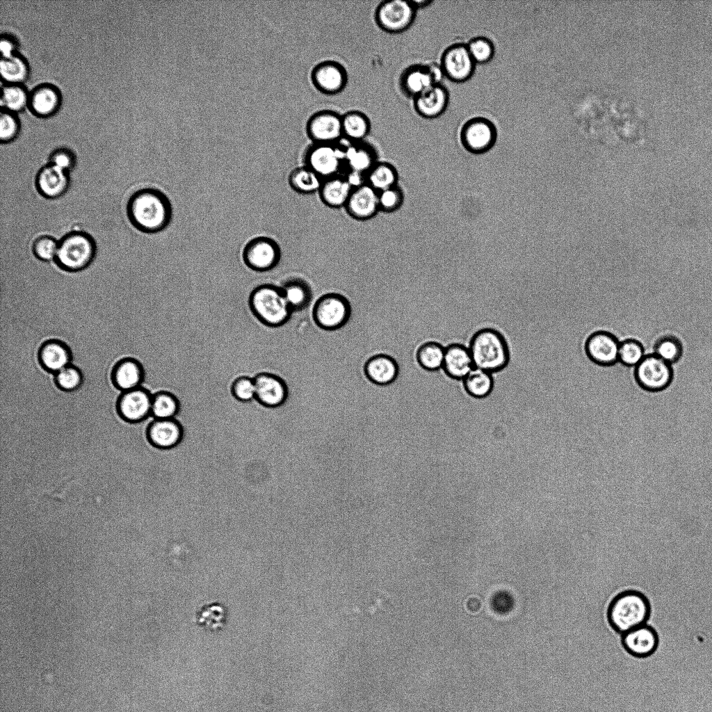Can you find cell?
<instances>
[{"label":"cell","instance_id":"5","mask_svg":"<svg viewBox=\"0 0 712 712\" xmlns=\"http://www.w3.org/2000/svg\"><path fill=\"white\" fill-rule=\"evenodd\" d=\"M95 254L93 238L85 232L76 230L66 234L58 241L54 261L61 269L76 272L87 268Z\"/></svg>","mask_w":712,"mask_h":712},{"label":"cell","instance_id":"29","mask_svg":"<svg viewBox=\"0 0 712 712\" xmlns=\"http://www.w3.org/2000/svg\"><path fill=\"white\" fill-rule=\"evenodd\" d=\"M38 356L41 365L55 373L70 364V351L64 343L58 340L44 343L39 350Z\"/></svg>","mask_w":712,"mask_h":712},{"label":"cell","instance_id":"39","mask_svg":"<svg viewBox=\"0 0 712 712\" xmlns=\"http://www.w3.org/2000/svg\"><path fill=\"white\" fill-rule=\"evenodd\" d=\"M654 350L656 355L672 364L677 363L683 355V346L680 340L672 335H665L659 338L654 344Z\"/></svg>","mask_w":712,"mask_h":712},{"label":"cell","instance_id":"8","mask_svg":"<svg viewBox=\"0 0 712 712\" xmlns=\"http://www.w3.org/2000/svg\"><path fill=\"white\" fill-rule=\"evenodd\" d=\"M417 10L411 0L381 2L375 12V20L384 31L397 34L407 31L414 23Z\"/></svg>","mask_w":712,"mask_h":712},{"label":"cell","instance_id":"30","mask_svg":"<svg viewBox=\"0 0 712 712\" xmlns=\"http://www.w3.org/2000/svg\"><path fill=\"white\" fill-rule=\"evenodd\" d=\"M281 288L293 312L305 309L312 301V288L305 280L301 278L289 279L283 283Z\"/></svg>","mask_w":712,"mask_h":712},{"label":"cell","instance_id":"15","mask_svg":"<svg viewBox=\"0 0 712 712\" xmlns=\"http://www.w3.org/2000/svg\"><path fill=\"white\" fill-rule=\"evenodd\" d=\"M255 401L264 407L277 409L282 407L289 397V390L284 379L277 373L263 371L254 378Z\"/></svg>","mask_w":712,"mask_h":712},{"label":"cell","instance_id":"21","mask_svg":"<svg viewBox=\"0 0 712 712\" xmlns=\"http://www.w3.org/2000/svg\"><path fill=\"white\" fill-rule=\"evenodd\" d=\"M146 433L152 446L169 449L177 446L182 440L184 427L177 419H154L148 425Z\"/></svg>","mask_w":712,"mask_h":712},{"label":"cell","instance_id":"37","mask_svg":"<svg viewBox=\"0 0 712 712\" xmlns=\"http://www.w3.org/2000/svg\"><path fill=\"white\" fill-rule=\"evenodd\" d=\"M445 348L436 341H427L421 344L416 352L419 365L428 371L442 369Z\"/></svg>","mask_w":712,"mask_h":712},{"label":"cell","instance_id":"4","mask_svg":"<svg viewBox=\"0 0 712 712\" xmlns=\"http://www.w3.org/2000/svg\"><path fill=\"white\" fill-rule=\"evenodd\" d=\"M248 305L261 324L272 328L284 326L293 314L281 286L271 284L255 287L248 297Z\"/></svg>","mask_w":712,"mask_h":712},{"label":"cell","instance_id":"26","mask_svg":"<svg viewBox=\"0 0 712 712\" xmlns=\"http://www.w3.org/2000/svg\"><path fill=\"white\" fill-rule=\"evenodd\" d=\"M399 367L396 361L385 354L375 355L366 362L364 366L367 379L375 385L385 386L396 380Z\"/></svg>","mask_w":712,"mask_h":712},{"label":"cell","instance_id":"23","mask_svg":"<svg viewBox=\"0 0 712 712\" xmlns=\"http://www.w3.org/2000/svg\"><path fill=\"white\" fill-rule=\"evenodd\" d=\"M414 108L422 118L434 119L442 115L449 102V93L442 83H437L413 99Z\"/></svg>","mask_w":712,"mask_h":712},{"label":"cell","instance_id":"46","mask_svg":"<svg viewBox=\"0 0 712 712\" xmlns=\"http://www.w3.org/2000/svg\"><path fill=\"white\" fill-rule=\"evenodd\" d=\"M83 376L80 370L70 364L55 375L56 385L63 391H72L77 389L82 383Z\"/></svg>","mask_w":712,"mask_h":712},{"label":"cell","instance_id":"6","mask_svg":"<svg viewBox=\"0 0 712 712\" xmlns=\"http://www.w3.org/2000/svg\"><path fill=\"white\" fill-rule=\"evenodd\" d=\"M304 163L323 179L344 174L343 144L312 143L305 150Z\"/></svg>","mask_w":712,"mask_h":712},{"label":"cell","instance_id":"42","mask_svg":"<svg viewBox=\"0 0 712 712\" xmlns=\"http://www.w3.org/2000/svg\"><path fill=\"white\" fill-rule=\"evenodd\" d=\"M27 95L21 86L11 83L1 90V105L6 111L21 110L26 104Z\"/></svg>","mask_w":712,"mask_h":712},{"label":"cell","instance_id":"19","mask_svg":"<svg viewBox=\"0 0 712 712\" xmlns=\"http://www.w3.org/2000/svg\"><path fill=\"white\" fill-rule=\"evenodd\" d=\"M620 341L612 333L597 331L586 339L585 351L588 357L601 366H610L618 362Z\"/></svg>","mask_w":712,"mask_h":712},{"label":"cell","instance_id":"12","mask_svg":"<svg viewBox=\"0 0 712 712\" xmlns=\"http://www.w3.org/2000/svg\"><path fill=\"white\" fill-rule=\"evenodd\" d=\"M444 76L440 65L414 64L405 68L399 79L401 91L412 99L440 81Z\"/></svg>","mask_w":712,"mask_h":712},{"label":"cell","instance_id":"13","mask_svg":"<svg viewBox=\"0 0 712 712\" xmlns=\"http://www.w3.org/2000/svg\"><path fill=\"white\" fill-rule=\"evenodd\" d=\"M306 132L312 143H338L343 138L342 115L331 110L313 114L306 124Z\"/></svg>","mask_w":712,"mask_h":712},{"label":"cell","instance_id":"22","mask_svg":"<svg viewBox=\"0 0 712 712\" xmlns=\"http://www.w3.org/2000/svg\"><path fill=\"white\" fill-rule=\"evenodd\" d=\"M346 172L366 175L379 161L374 147L366 141L348 142L343 144Z\"/></svg>","mask_w":712,"mask_h":712},{"label":"cell","instance_id":"1","mask_svg":"<svg viewBox=\"0 0 712 712\" xmlns=\"http://www.w3.org/2000/svg\"><path fill=\"white\" fill-rule=\"evenodd\" d=\"M127 214L132 225L148 234L165 229L172 216L170 200L164 193L154 188L135 192L127 204Z\"/></svg>","mask_w":712,"mask_h":712},{"label":"cell","instance_id":"10","mask_svg":"<svg viewBox=\"0 0 712 712\" xmlns=\"http://www.w3.org/2000/svg\"><path fill=\"white\" fill-rule=\"evenodd\" d=\"M497 138L494 124L487 118L475 117L462 125L460 138L464 148L474 154H480L490 150Z\"/></svg>","mask_w":712,"mask_h":712},{"label":"cell","instance_id":"9","mask_svg":"<svg viewBox=\"0 0 712 712\" xmlns=\"http://www.w3.org/2000/svg\"><path fill=\"white\" fill-rule=\"evenodd\" d=\"M634 376L642 389L651 392H658L670 385L674 371L672 364L653 353L645 355L641 362L635 366Z\"/></svg>","mask_w":712,"mask_h":712},{"label":"cell","instance_id":"48","mask_svg":"<svg viewBox=\"0 0 712 712\" xmlns=\"http://www.w3.org/2000/svg\"><path fill=\"white\" fill-rule=\"evenodd\" d=\"M17 122L9 111L1 113L0 116V138L3 141L13 139L17 131Z\"/></svg>","mask_w":712,"mask_h":712},{"label":"cell","instance_id":"2","mask_svg":"<svg viewBox=\"0 0 712 712\" xmlns=\"http://www.w3.org/2000/svg\"><path fill=\"white\" fill-rule=\"evenodd\" d=\"M652 614L649 599L642 592L629 589L617 593L609 602L606 619L611 629L624 634L647 624Z\"/></svg>","mask_w":712,"mask_h":712},{"label":"cell","instance_id":"49","mask_svg":"<svg viewBox=\"0 0 712 712\" xmlns=\"http://www.w3.org/2000/svg\"><path fill=\"white\" fill-rule=\"evenodd\" d=\"M49 163L69 172L75 165V159L68 150L58 149L51 155Z\"/></svg>","mask_w":712,"mask_h":712},{"label":"cell","instance_id":"28","mask_svg":"<svg viewBox=\"0 0 712 712\" xmlns=\"http://www.w3.org/2000/svg\"><path fill=\"white\" fill-rule=\"evenodd\" d=\"M144 377L143 366L133 358H125L117 362L111 373L113 385L123 391L140 387Z\"/></svg>","mask_w":712,"mask_h":712},{"label":"cell","instance_id":"18","mask_svg":"<svg viewBox=\"0 0 712 712\" xmlns=\"http://www.w3.org/2000/svg\"><path fill=\"white\" fill-rule=\"evenodd\" d=\"M152 394L142 387L123 391L117 402L119 415L129 422L147 419L151 415Z\"/></svg>","mask_w":712,"mask_h":712},{"label":"cell","instance_id":"11","mask_svg":"<svg viewBox=\"0 0 712 712\" xmlns=\"http://www.w3.org/2000/svg\"><path fill=\"white\" fill-rule=\"evenodd\" d=\"M245 264L257 272H266L275 268L281 259L279 244L267 236H257L249 241L243 250Z\"/></svg>","mask_w":712,"mask_h":712},{"label":"cell","instance_id":"3","mask_svg":"<svg viewBox=\"0 0 712 712\" xmlns=\"http://www.w3.org/2000/svg\"><path fill=\"white\" fill-rule=\"evenodd\" d=\"M468 348L474 367L491 373L501 371L510 362L508 341L496 329L478 330L471 337Z\"/></svg>","mask_w":712,"mask_h":712},{"label":"cell","instance_id":"35","mask_svg":"<svg viewBox=\"0 0 712 712\" xmlns=\"http://www.w3.org/2000/svg\"><path fill=\"white\" fill-rule=\"evenodd\" d=\"M366 181L380 192L398 185V172L391 163L378 161L366 174Z\"/></svg>","mask_w":712,"mask_h":712},{"label":"cell","instance_id":"17","mask_svg":"<svg viewBox=\"0 0 712 712\" xmlns=\"http://www.w3.org/2000/svg\"><path fill=\"white\" fill-rule=\"evenodd\" d=\"M311 79L314 87L325 95H337L343 90L348 83L345 67L334 60H325L312 70Z\"/></svg>","mask_w":712,"mask_h":712},{"label":"cell","instance_id":"36","mask_svg":"<svg viewBox=\"0 0 712 712\" xmlns=\"http://www.w3.org/2000/svg\"><path fill=\"white\" fill-rule=\"evenodd\" d=\"M323 179L306 165L294 168L289 174L288 181L290 187L300 194H312L318 192Z\"/></svg>","mask_w":712,"mask_h":712},{"label":"cell","instance_id":"32","mask_svg":"<svg viewBox=\"0 0 712 712\" xmlns=\"http://www.w3.org/2000/svg\"><path fill=\"white\" fill-rule=\"evenodd\" d=\"M227 620V608L219 602L204 604L196 612L195 617V621L200 627L211 632L222 629Z\"/></svg>","mask_w":712,"mask_h":712},{"label":"cell","instance_id":"40","mask_svg":"<svg viewBox=\"0 0 712 712\" xmlns=\"http://www.w3.org/2000/svg\"><path fill=\"white\" fill-rule=\"evenodd\" d=\"M27 71L26 65L20 57L14 54L8 58H1L0 72L5 81L17 84L26 78Z\"/></svg>","mask_w":712,"mask_h":712},{"label":"cell","instance_id":"50","mask_svg":"<svg viewBox=\"0 0 712 712\" xmlns=\"http://www.w3.org/2000/svg\"><path fill=\"white\" fill-rule=\"evenodd\" d=\"M492 606L496 613L505 614L509 613L514 606V599L510 594L505 591L495 593L492 599Z\"/></svg>","mask_w":712,"mask_h":712},{"label":"cell","instance_id":"34","mask_svg":"<svg viewBox=\"0 0 712 712\" xmlns=\"http://www.w3.org/2000/svg\"><path fill=\"white\" fill-rule=\"evenodd\" d=\"M180 410V400L173 392L162 389L152 394L151 416L154 419H176Z\"/></svg>","mask_w":712,"mask_h":712},{"label":"cell","instance_id":"43","mask_svg":"<svg viewBox=\"0 0 712 712\" xmlns=\"http://www.w3.org/2000/svg\"><path fill=\"white\" fill-rule=\"evenodd\" d=\"M467 44L469 52L476 64L490 62L494 55L493 42L487 38L478 36L471 39Z\"/></svg>","mask_w":712,"mask_h":712},{"label":"cell","instance_id":"38","mask_svg":"<svg viewBox=\"0 0 712 712\" xmlns=\"http://www.w3.org/2000/svg\"><path fill=\"white\" fill-rule=\"evenodd\" d=\"M58 101L56 89L50 86H42L33 92L30 104L33 111L41 115H47L56 110Z\"/></svg>","mask_w":712,"mask_h":712},{"label":"cell","instance_id":"14","mask_svg":"<svg viewBox=\"0 0 712 712\" xmlns=\"http://www.w3.org/2000/svg\"><path fill=\"white\" fill-rule=\"evenodd\" d=\"M476 65L466 44H451L441 56L440 67L444 76L455 83L469 80L474 73Z\"/></svg>","mask_w":712,"mask_h":712},{"label":"cell","instance_id":"52","mask_svg":"<svg viewBox=\"0 0 712 712\" xmlns=\"http://www.w3.org/2000/svg\"><path fill=\"white\" fill-rule=\"evenodd\" d=\"M411 1L417 10L425 8L433 3L431 0H411Z\"/></svg>","mask_w":712,"mask_h":712},{"label":"cell","instance_id":"24","mask_svg":"<svg viewBox=\"0 0 712 712\" xmlns=\"http://www.w3.org/2000/svg\"><path fill=\"white\" fill-rule=\"evenodd\" d=\"M35 186L39 193L49 199L60 197L70 186L69 172L50 163L42 167L35 178Z\"/></svg>","mask_w":712,"mask_h":712},{"label":"cell","instance_id":"31","mask_svg":"<svg viewBox=\"0 0 712 712\" xmlns=\"http://www.w3.org/2000/svg\"><path fill=\"white\" fill-rule=\"evenodd\" d=\"M371 129V121L363 112L350 111L342 115L343 138L348 142L364 141Z\"/></svg>","mask_w":712,"mask_h":712},{"label":"cell","instance_id":"51","mask_svg":"<svg viewBox=\"0 0 712 712\" xmlns=\"http://www.w3.org/2000/svg\"><path fill=\"white\" fill-rule=\"evenodd\" d=\"M1 58H8L13 56V43L7 38H1L0 42Z\"/></svg>","mask_w":712,"mask_h":712},{"label":"cell","instance_id":"44","mask_svg":"<svg viewBox=\"0 0 712 712\" xmlns=\"http://www.w3.org/2000/svg\"><path fill=\"white\" fill-rule=\"evenodd\" d=\"M231 394L234 398L242 403L255 401L256 390L253 377L240 375L231 385Z\"/></svg>","mask_w":712,"mask_h":712},{"label":"cell","instance_id":"7","mask_svg":"<svg viewBox=\"0 0 712 712\" xmlns=\"http://www.w3.org/2000/svg\"><path fill=\"white\" fill-rule=\"evenodd\" d=\"M351 315V306L348 300L337 293L321 296L314 305L312 317L321 329L336 330L348 321Z\"/></svg>","mask_w":712,"mask_h":712},{"label":"cell","instance_id":"45","mask_svg":"<svg viewBox=\"0 0 712 712\" xmlns=\"http://www.w3.org/2000/svg\"><path fill=\"white\" fill-rule=\"evenodd\" d=\"M405 193L398 185L378 192L380 211L391 213L399 210L404 202Z\"/></svg>","mask_w":712,"mask_h":712},{"label":"cell","instance_id":"27","mask_svg":"<svg viewBox=\"0 0 712 712\" xmlns=\"http://www.w3.org/2000/svg\"><path fill=\"white\" fill-rule=\"evenodd\" d=\"M353 187L344 174L323 180L318 195L322 202L328 207H344Z\"/></svg>","mask_w":712,"mask_h":712},{"label":"cell","instance_id":"20","mask_svg":"<svg viewBox=\"0 0 712 712\" xmlns=\"http://www.w3.org/2000/svg\"><path fill=\"white\" fill-rule=\"evenodd\" d=\"M344 208L347 213L356 220H370L380 211L378 192L367 183L355 187Z\"/></svg>","mask_w":712,"mask_h":712},{"label":"cell","instance_id":"47","mask_svg":"<svg viewBox=\"0 0 712 712\" xmlns=\"http://www.w3.org/2000/svg\"><path fill=\"white\" fill-rule=\"evenodd\" d=\"M58 241L49 235L38 237L33 243L32 250L35 257L43 261L55 260Z\"/></svg>","mask_w":712,"mask_h":712},{"label":"cell","instance_id":"33","mask_svg":"<svg viewBox=\"0 0 712 712\" xmlns=\"http://www.w3.org/2000/svg\"><path fill=\"white\" fill-rule=\"evenodd\" d=\"M462 385L469 396L482 399L491 394L494 380L492 373L474 367L462 380Z\"/></svg>","mask_w":712,"mask_h":712},{"label":"cell","instance_id":"41","mask_svg":"<svg viewBox=\"0 0 712 712\" xmlns=\"http://www.w3.org/2000/svg\"><path fill=\"white\" fill-rule=\"evenodd\" d=\"M645 356L642 344L636 339H627L620 342L618 362L626 366H636Z\"/></svg>","mask_w":712,"mask_h":712},{"label":"cell","instance_id":"16","mask_svg":"<svg viewBox=\"0 0 712 712\" xmlns=\"http://www.w3.org/2000/svg\"><path fill=\"white\" fill-rule=\"evenodd\" d=\"M621 644L633 657L647 658L658 649L660 638L653 626L645 624L621 635Z\"/></svg>","mask_w":712,"mask_h":712},{"label":"cell","instance_id":"25","mask_svg":"<svg viewBox=\"0 0 712 712\" xmlns=\"http://www.w3.org/2000/svg\"><path fill=\"white\" fill-rule=\"evenodd\" d=\"M474 368L469 348L460 343L445 347L442 369L451 379L462 380Z\"/></svg>","mask_w":712,"mask_h":712}]
</instances>
